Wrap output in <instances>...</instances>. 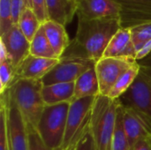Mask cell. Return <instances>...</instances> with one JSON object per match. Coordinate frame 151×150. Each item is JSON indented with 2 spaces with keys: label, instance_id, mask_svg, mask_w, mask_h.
Masks as SVG:
<instances>
[{
  "label": "cell",
  "instance_id": "obj_22",
  "mask_svg": "<svg viewBox=\"0 0 151 150\" xmlns=\"http://www.w3.org/2000/svg\"><path fill=\"white\" fill-rule=\"evenodd\" d=\"M42 25V24L39 20L33 9L26 7L19 16L17 26L27 37V39L31 42Z\"/></svg>",
  "mask_w": 151,
  "mask_h": 150
},
{
  "label": "cell",
  "instance_id": "obj_13",
  "mask_svg": "<svg viewBox=\"0 0 151 150\" xmlns=\"http://www.w3.org/2000/svg\"><path fill=\"white\" fill-rule=\"evenodd\" d=\"M60 58H43L32 55L27 56L15 70V80H42L59 62Z\"/></svg>",
  "mask_w": 151,
  "mask_h": 150
},
{
  "label": "cell",
  "instance_id": "obj_21",
  "mask_svg": "<svg viewBox=\"0 0 151 150\" xmlns=\"http://www.w3.org/2000/svg\"><path fill=\"white\" fill-rule=\"evenodd\" d=\"M30 55L43 58L59 59L47 38L42 25L30 42Z\"/></svg>",
  "mask_w": 151,
  "mask_h": 150
},
{
  "label": "cell",
  "instance_id": "obj_37",
  "mask_svg": "<svg viewBox=\"0 0 151 150\" xmlns=\"http://www.w3.org/2000/svg\"><path fill=\"white\" fill-rule=\"evenodd\" d=\"M77 1H78V0H77Z\"/></svg>",
  "mask_w": 151,
  "mask_h": 150
},
{
  "label": "cell",
  "instance_id": "obj_4",
  "mask_svg": "<svg viewBox=\"0 0 151 150\" xmlns=\"http://www.w3.org/2000/svg\"><path fill=\"white\" fill-rule=\"evenodd\" d=\"M70 103L45 106L37 126L43 142L51 149L63 150Z\"/></svg>",
  "mask_w": 151,
  "mask_h": 150
},
{
  "label": "cell",
  "instance_id": "obj_6",
  "mask_svg": "<svg viewBox=\"0 0 151 150\" xmlns=\"http://www.w3.org/2000/svg\"><path fill=\"white\" fill-rule=\"evenodd\" d=\"M96 65V62L88 58L64 54L59 62L42 80L43 85L62 82H75L85 72Z\"/></svg>",
  "mask_w": 151,
  "mask_h": 150
},
{
  "label": "cell",
  "instance_id": "obj_35",
  "mask_svg": "<svg viewBox=\"0 0 151 150\" xmlns=\"http://www.w3.org/2000/svg\"><path fill=\"white\" fill-rule=\"evenodd\" d=\"M24 2H25L26 7L32 9V0H24Z\"/></svg>",
  "mask_w": 151,
  "mask_h": 150
},
{
  "label": "cell",
  "instance_id": "obj_36",
  "mask_svg": "<svg viewBox=\"0 0 151 150\" xmlns=\"http://www.w3.org/2000/svg\"><path fill=\"white\" fill-rule=\"evenodd\" d=\"M78 141H77V142H75V143H73V145H71L70 147H68L67 149H64V150H74L75 149V148H76V145H77Z\"/></svg>",
  "mask_w": 151,
  "mask_h": 150
},
{
  "label": "cell",
  "instance_id": "obj_19",
  "mask_svg": "<svg viewBox=\"0 0 151 150\" xmlns=\"http://www.w3.org/2000/svg\"><path fill=\"white\" fill-rule=\"evenodd\" d=\"M95 66L85 72L75 80L73 101L89 96L96 97L100 95L99 82Z\"/></svg>",
  "mask_w": 151,
  "mask_h": 150
},
{
  "label": "cell",
  "instance_id": "obj_10",
  "mask_svg": "<svg viewBox=\"0 0 151 150\" xmlns=\"http://www.w3.org/2000/svg\"><path fill=\"white\" fill-rule=\"evenodd\" d=\"M120 6L121 27L132 28L151 22V0H114Z\"/></svg>",
  "mask_w": 151,
  "mask_h": 150
},
{
  "label": "cell",
  "instance_id": "obj_33",
  "mask_svg": "<svg viewBox=\"0 0 151 150\" xmlns=\"http://www.w3.org/2000/svg\"><path fill=\"white\" fill-rule=\"evenodd\" d=\"M141 113H142V116L144 123H145V126H146V130H147V133H148V136H149V138H150V140L151 141V118L149 117L148 115L142 113V112H141Z\"/></svg>",
  "mask_w": 151,
  "mask_h": 150
},
{
  "label": "cell",
  "instance_id": "obj_23",
  "mask_svg": "<svg viewBox=\"0 0 151 150\" xmlns=\"http://www.w3.org/2000/svg\"><path fill=\"white\" fill-rule=\"evenodd\" d=\"M111 150H130L129 141L124 127V104L122 102L120 103L117 112Z\"/></svg>",
  "mask_w": 151,
  "mask_h": 150
},
{
  "label": "cell",
  "instance_id": "obj_5",
  "mask_svg": "<svg viewBox=\"0 0 151 150\" xmlns=\"http://www.w3.org/2000/svg\"><path fill=\"white\" fill-rule=\"evenodd\" d=\"M96 98L95 96L84 97L70 103L63 150L77 142L86 131L89 125Z\"/></svg>",
  "mask_w": 151,
  "mask_h": 150
},
{
  "label": "cell",
  "instance_id": "obj_34",
  "mask_svg": "<svg viewBox=\"0 0 151 150\" xmlns=\"http://www.w3.org/2000/svg\"><path fill=\"white\" fill-rule=\"evenodd\" d=\"M6 60H9L8 53H7V50L5 49L4 42L0 40V63L4 62Z\"/></svg>",
  "mask_w": 151,
  "mask_h": 150
},
{
  "label": "cell",
  "instance_id": "obj_17",
  "mask_svg": "<svg viewBox=\"0 0 151 150\" xmlns=\"http://www.w3.org/2000/svg\"><path fill=\"white\" fill-rule=\"evenodd\" d=\"M49 19L65 27L69 24L77 12V0H46Z\"/></svg>",
  "mask_w": 151,
  "mask_h": 150
},
{
  "label": "cell",
  "instance_id": "obj_30",
  "mask_svg": "<svg viewBox=\"0 0 151 150\" xmlns=\"http://www.w3.org/2000/svg\"><path fill=\"white\" fill-rule=\"evenodd\" d=\"M32 9L42 24L49 20L46 0H32Z\"/></svg>",
  "mask_w": 151,
  "mask_h": 150
},
{
  "label": "cell",
  "instance_id": "obj_18",
  "mask_svg": "<svg viewBox=\"0 0 151 150\" xmlns=\"http://www.w3.org/2000/svg\"><path fill=\"white\" fill-rule=\"evenodd\" d=\"M42 95L46 106L71 103L74 96V82L43 85Z\"/></svg>",
  "mask_w": 151,
  "mask_h": 150
},
{
  "label": "cell",
  "instance_id": "obj_14",
  "mask_svg": "<svg viewBox=\"0 0 151 150\" xmlns=\"http://www.w3.org/2000/svg\"><path fill=\"white\" fill-rule=\"evenodd\" d=\"M136 49L130 28L121 27L110 41L103 57H131L135 59Z\"/></svg>",
  "mask_w": 151,
  "mask_h": 150
},
{
  "label": "cell",
  "instance_id": "obj_2",
  "mask_svg": "<svg viewBox=\"0 0 151 150\" xmlns=\"http://www.w3.org/2000/svg\"><path fill=\"white\" fill-rule=\"evenodd\" d=\"M120 99L99 95L92 110L89 129L96 150H111Z\"/></svg>",
  "mask_w": 151,
  "mask_h": 150
},
{
  "label": "cell",
  "instance_id": "obj_27",
  "mask_svg": "<svg viewBox=\"0 0 151 150\" xmlns=\"http://www.w3.org/2000/svg\"><path fill=\"white\" fill-rule=\"evenodd\" d=\"M0 150H9L7 135V103L4 95L0 103Z\"/></svg>",
  "mask_w": 151,
  "mask_h": 150
},
{
  "label": "cell",
  "instance_id": "obj_11",
  "mask_svg": "<svg viewBox=\"0 0 151 150\" xmlns=\"http://www.w3.org/2000/svg\"><path fill=\"white\" fill-rule=\"evenodd\" d=\"M0 40L5 46L9 61L16 70L23 60L30 55V42L18 26H13L8 32L1 35Z\"/></svg>",
  "mask_w": 151,
  "mask_h": 150
},
{
  "label": "cell",
  "instance_id": "obj_3",
  "mask_svg": "<svg viewBox=\"0 0 151 150\" xmlns=\"http://www.w3.org/2000/svg\"><path fill=\"white\" fill-rule=\"evenodd\" d=\"M42 81L18 80L7 90L12 101L22 114L27 127L37 129L45 103L42 99Z\"/></svg>",
  "mask_w": 151,
  "mask_h": 150
},
{
  "label": "cell",
  "instance_id": "obj_29",
  "mask_svg": "<svg viewBox=\"0 0 151 150\" xmlns=\"http://www.w3.org/2000/svg\"><path fill=\"white\" fill-rule=\"evenodd\" d=\"M74 150H96L90 129H89V125L87 127L84 133L82 134V136L81 137V139L79 140Z\"/></svg>",
  "mask_w": 151,
  "mask_h": 150
},
{
  "label": "cell",
  "instance_id": "obj_28",
  "mask_svg": "<svg viewBox=\"0 0 151 150\" xmlns=\"http://www.w3.org/2000/svg\"><path fill=\"white\" fill-rule=\"evenodd\" d=\"M28 128V136H29V147L28 150H55L50 149L42 140L36 129L32 127Z\"/></svg>",
  "mask_w": 151,
  "mask_h": 150
},
{
  "label": "cell",
  "instance_id": "obj_26",
  "mask_svg": "<svg viewBox=\"0 0 151 150\" xmlns=\"http://www.w3.org/2000/svg\"><path fill=\"white\" fill-rule=\"evenodd\" d=\"M130 29L132 34V40L137 52V50L142 46L144 42L151 39V22L138 25Z\"/></svg>",
  "mask_w": 151,
  "mask_h": 150
},
{
  "label": "cell",
  "instance_id": "obj_8",
  "mask_svg": "<svg viewBox=\"0 0 151 150\" xmlns=\"http://www.w3.org/2000/svg\"><path fill=\"white\" fill-rule=\"evenodd\" d=\"M137 61L131 57H102L96 63L100 95H107L119 77Z\"/></svg>",
  "mask_w": 151,
  "mask_h": 150
},
{
  "label": "cell",
  "instance_id": "obj_25",
  "mask_svg": "<svg viewBox=\"0 0 151 150\" xmlns=\"http://www.w3.org/2000/svg\"><path fill=\"white\" fill-rule=\"evenodd\" d=\"M14 26L11 0H0V36Z\"/></svg>",
  "mask_w": 151,
  "mask_h": 150
},
{
  "label": "cell",
  "instance_id": "obj_24",
  "mask_svg": "<svg viewBox=\"0 0 151 150\" xmlns=\"http://www.w3.org/2000/svg\"><path fill=\"white\" fill-rule=\"evenodd\" d=\"M15 68L9 60L0 63V95L4 94L14 83Z\"/></svg>",
  "mask_w": 151,
  "mask_h": 150
},
{
  "label": "cell",
  "instance_id": "obj_7",
  "mask_svg": "<svg viewBox=\"0 0 151 150\" xmlns=\"http://www.w3.org/2000/svg\"><path fill=\"white\" fill-rule=\"evenodd\" d=\"M141 71L128 91L123 95L126 106L132 107L151 118V57L140 64Z\"/></svg>",
  "mask_w": 151,
  "mask_h": 150
},
{
  "label": "cell",
  "instance_id": "obj_32",
  "mask_svg": "<svg viewBox=\"0 0 151 150\" xmlns=\"http://www.w3.org/2000/svg\"><path fill=\"white\" fill-rule=\"evenodd\" d=\"M131 150H151V141L149 136L138 141Z\"/></svg>",
  "mask_w": 151,
  "mask_h": 150
},
{
  "label": "cell",
  "instance_id": "obj_16",
  "mask_svg": "<svg viewBox=\"0 0 151 150\" xmlns=\"http://www.w3.org/2000/svg\"><path fill=\"white\" fill-rule=\"evenodd\" d=\"M47 38L57 57L61 58L71 44L65 27L54 20H47L42 24Z\"/></svg>",
  "mask_w": 151,
  "mask_h": 150
},
{
  "label": "cell",
  "instance_id": "obj_12",
  "mask_svg": "<svg viewBox=\"0 0 151 150\" xmlns=\"http://www.w3.org/2000/svg\"><path fill=\"white\" fill-rule=\"evenodd\" d=\"M119 13L120 6L114 0H78V19H106L119 17Z\"/></svg>",
  "mask_w": 151,
  "mask_h": 150
},
{
  "label": "cell",
  "instance_id": "obj_20",
  "mask_svg": "<svg viewBox=\"0 0 151 150\" xmlns=\"http://www.w3.org/2000/svg\"><path fill=\"white\" fill-rule=\"evenodd\" d=\"M140 71L141 65L137 61L119 77L106 96H109L111 99H120L134 84L140 73Z\"/></svg>",
  "mask_w": 151,
  "mask_h": 150
},
{
  "label": "cell",
  "instance_id": "obj_31",
  "mask_svg": "<svg viewBox=\"0 0 151 150\" xmlns=\"http://www.w3.org/2000/svg\"><path fill=\"white\" fill-rule=\"evenodd\" d=\"M151 53V39L147 41L146 42H144L142 44V46L137 50L136 52V57H135V60H142L143 58H145L146 57H148Z\"/></svg>",
  "mask_w": 151,
  "mask_h": 150
},
{
  "label": "cell",
  "instance_id": "obj_15",
  "mask_svg": "<svg viewBox=\"0 0 151 150\" xmlns=\"http://www.w3.org/2000/svg\"><path fill=\"white\" fill-rule=\"evenodd\" d=\"M124 127L129 141L130 150L138 141L148 136L142 113L126 105H124Z\"/></svg>",
  "mask_w": 151,
  "mask_h": 150
},
{
  "label": "cell",
  "instance_id": "obj_1",
  "mask_svg": "<svg viewBox=\"0 0 151 150\" xmlns=\"http://www.w3.org/2000/svg\"><path fill=\"white\" fill-rule=\"evenodd\" d=\"M120 28V17L99 19H78L75 37L65 54L88 58L96 63L104 57L110 41Z\"/></svg>",
  "mask_w": 151,
  "mask_h": 150
},
{
  "label": "cell",
  "instance_id": "obj_9",
  "mask_svg": "<svg viewBox=\"0 0 151 150\" xmlns=\"http://www.w3.org/2000/svg\"><path fill=\"white\" fill-rule=\"evenodd\" d=\"M3 95L5 96L7 103V135L9 150H28L29 136L27 125L22 114L12 101L8 91Z\"/></svg>",
  "mask_w": 151,
  "mask_h": 150
}]
</instances>
